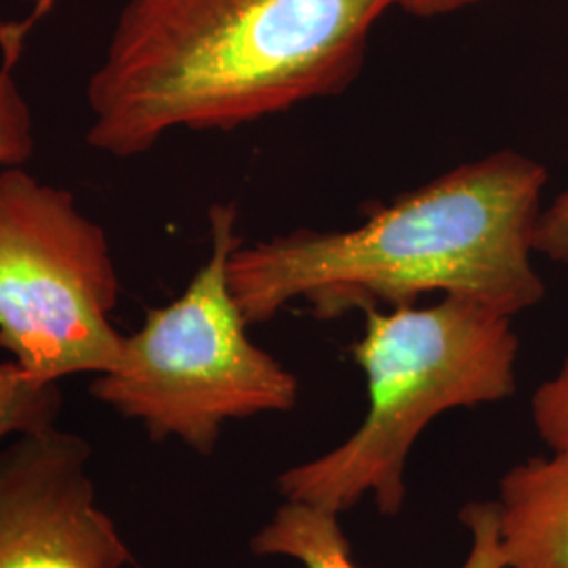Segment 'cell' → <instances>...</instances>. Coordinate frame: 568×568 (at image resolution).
I'll use <instances>...</instances> for the list:
<instances>
[{
	"label": "cell",
	"instance_id": "7",
	"mask_svg": "<svg viewBox=\"0 0 568 568\" xmlns=\"http://www.w3.org/2000/svg\"><path fill=\"white\" fill-rule=\"evenodd\" d=\"M497 509L506 568H568V450L511 467Z\"/></svg>",
	"mask_w": 568,
	"mask_h": 568
},
{
	"label": "cell",
	"instance_id": "8",
	"mask_svg": "<svg viewBox=\"0 0 568 568\" xmlns=\"http://www.w3.org/2000/svg\"><path fill=\"white\" fill-rule=\"evenodd\" d=\"M469 532L462 568H506L499 544L497 501H471L459 514ZM255 556H286L304 568H358L339 516L297 501H284L272 520L251 539Z\"/></svg>",
	"mask_w": 568,
	"mask_h": 568
},
{
	"label": "cell",
	"instance_id": "6",
	"mask_svg": "<svg viewBox=\"0 0 568 568\" xmlns=\"http://www.w3.org/2000/svg\"><path fill=\"white\" fill-rule=\"evenodd\" d=\"M91 445L58 427L0 448V568H122L116 523L98 506Z\"/></svg>",
	"mask_w": 568,
	"mask_h": 568
},
{
	"label": "cell",
	"instance_id": "13",
	"mask_svg": "<svg viewBox=\"0 0 568 568\" xmlns=\"http://www.w3.org/2000/svg\"><path fill=\"white\" fill-rule=\"evenodd\" d=\"M485 0H396V9L415 18H440Z\"/></svg>",
	"mask_w": 568,
	"mask_h": 568
},
{
	"label": "cell",
	"instance_id": "3",
	"mask_svg": "<svg viewBox=\"0 0 568 568\" xmlns=\"http://www.w3.org/2000/svg\"><path fill=\"white\" fill-rule=\"evenodd\" d=\"M365 373L368 410L333 450L278 476L284 501L342 516L366 495L394 518L405 506L406 459L436 417L493 405L516 392L518 335L511 316L447 295L434 305L373 307L352 347Z\"/></svg>",
	"mask_w": 568,
	"mask_h": 568
},
{
	"label": "cell",
	"instance_id": "9",
	"mask_svg": "<svg viewBox=\"0 0 568 568\" xmlns=\"http://www.w3.org/2000/svg\"><path fill=\"white\" fill-rule=\"evenodd\" d=\"M55 0H37L20 21H0V166H20L34 154V119L21 93L20 70L26 39L53 9Z\"/></svg>",
	"mask_w": 568,
	"mask_h": 568
},
{
	"label": "cell",
	"instance_id": "11",
	"mask_svg": "<svg viewBox=\"0 0 568 568\" xmlns=\"http://www.w3.org/2000/svg\"><path fill=\"white\" fill-rule=\"evenodd\" d=\"M530 413L539 438L551 450H568V361L535 389Z\"/></svg>",
	"mask_w": 568,
	"mask_h": 568
},
{
	"label": "cell",
	"instance_id": "4",
	"mask_svg": "<svg viewBox=\"0 0 568 568\" xmlns=\"http://www.w3.org/2000/svg\"><path fill=\"white\" fill-rule=\"evenodd\" d=\"M236 204L209 209L211 253L182 295L148 310L121 358L91 386L95 400L140 422L152 440L180 438L211 455L227 422L297 405L300 382L246 335L227 264L243 243Z\"/></svg>",
	"mask_w": 568,
	"mask_h": 568
},
{
	"label": "cell",
	"instance_id": "5",
	"mask_svg": "<svg viewBox=\"0 0 568 568\" xmlns=\"http://www.w3.org/2000/svg\"><path fill=\"white\" fill-rule=\"evenodd\" d=\"M121 278L105 232L68 190L0 171V349L39 384L112 371Z\"/></svg>",
	"mask_w": 568,
	"mask_h": 568
},
{
	"label": "cell",
	"instance_id": "2",
	"mask_svg": "<svg viewBox=\"0 0 568 568\" xmlns=\"http://www.w3.org/2000/svg\"><path fill=\"white\" fill-rule=\"evenodd\" d=\"M548 169L514 150L434 178L345 230H295L230 255L227 281L248 325L304 302L321 321L354 310L469 297L516 316L546 297L532 265Z\"/></svg>",
	"mask_w": 568,
	"mask_h": 568
},
{
	"label": "cell",
	"instance_id": "10",
	"mask_svg": "<svg viewBox=\"0 0 568 568\" xmlns=\"http://www.w3.org/2000/svg\"><path fill=\"white\" fill-rule=\"evenodd\" d=\"M61 405L58 384L34 382L16 361L0 363V440L55 426Z\"/></svg>",
	"mask_w": 568,
	"mask_h": 568
},
{
	"label": "cell",
	"instance_id": "12",
	"mask_svg": "<svg viewBox=\"0 0 568 568\" xmlns=\"http://www.w3.org/2000/svg\"><path fill=\"white\" fill-rule=\"evenodd\" d=\"M535 253L554 264H568V183L539 213Z\"/></svg>",
	"mask_w": 568,
	"mask_h": 568
},
{
	"label": "cell",
	"instance_id": "1",
	"mask_svg": "<svg viewBox=\"0 0 568 568\" xmlns=\"http://www.w3.org/2000/svg\"><path fill=\"white\" fill-rule=\"evenodd\" d=\"M396 0H124L87 87V143L131 159L342 95Z\"/></svg>",
	"mask_w": 568,
	"mask_h": 568
}]
</instances>
